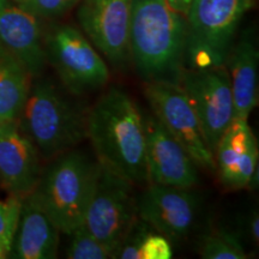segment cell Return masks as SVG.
I'll list each match as a JSON object with an SVG mask.
<instances>
[{"instance_id":"cell-1","label":"cell","mask_w":259,"mask_h":259,"mask_svg":"<svg viewBox=\"0 0 259 259\" xmlns=\"http://www.w3.org/2000/svg\"><path fill=\"white\" fill-rule=\"evenodd\" d=\"M87 138L97 162L134 185L148 183L143 113L135 100L112 87L88 111Z\"/></svg>"},{"instance_id":"cell-2","label":"cell","mask_w":259,"mask_h":259,"mask_svg":"<svg viewBox=\"0 0 259 259\" xmlns=\"http://www.w3.org/2000/svg\"><path fill=\"white\" fill-rule=\"evenodd\" d=\"M186 17L167 0H132L130 58L145 82H178L185 69Z\"/></svg>"},{"instance_id":"cell-3","label":"cell","mask_w":259,"mask_h":259,"mask_svg":"<svg viewBox=\"0 0 259 259\" xmlns=\"http://www.w3.org/2000/svg\"><path fill=\"white\" fill-rule=\"evenodd\" d=\"M87 111L47 79L30 87L17 119L18 127L47 160L87 139Z\"/></svg>"},{"instance_id":"cell-4","label":"cell","mask_w":259,"mask_h":259,"mask_svg":"<svg viewBox=\"0 0 259 259\" xmlns=\"http://www.w3.org/2000/svg\"><path fill=\"white\" fill-rule=\"evenodd\" d=\"M99 167V162L80 151H66L42 171L36 187L29 194L61 234L70 235L83 223Z\"/></svg>"},{"instance_id":"cell-5","label":"cell","mask_w":259,"mask_h":259,"mask_svg":"<svg viewBox=\"0 0 259 259\" xmlns=\"http://www.w3.org/2000/svg\"><path fill=\"white\" fill-rule=\"evenodd\" d=\"M252 5L251 0H192L185 16V69L226 65L236 29Z\"/></svg>"},{"instance_id":"cell-6","label":"cell","mask_w":259,"mask_h":259,"mask_svg":"<svg viewBox=\"0 0 259 259\" xmlns=\"http://www.w3.org/2000/svg\"><path fill=\"white\" fill-rule=\"evenodd\" d=\"M46 59L74 96L103 88L109 70L89 38L72 25H57L45 37Z\"/></svg>"},{"instance_id":"cell-7","label":"cell","mask_w":259,"mask_h":259,"mask_svg":"<svg viewBox=\"0 0 259 259\" xmlns=\"http://www.w3.org/2000/svg\"><path fill=\"white\" fill-rule=\"evenodd\" d=\"M83 225L114 253L137 219V198L134 184L115 171L101 166Z\"/></svg>"},{"instance_id":"cell-8","label":"cell","mask_w":259,"mask_h":259,"mask_svg":"<svg viewBox=\"0 0 259 259\" xmlns=\"http://www.w3.org/2000/svg\"><path fill=\"white\" fill-rule=\"evenodd\" d=\"M178 83L193 107L206 144L213 154L223 132L234 119L231 79L226 65L202 70L184 69Z\"/></svg>"},{"instance_id":"cell-9","label":"cell","mask_w":259,"mask_h":259,"mask_svg":"<svg viewBox=\"0 0 259 259\" xmlns=\"http://www.w3.org/2000/svg\"><path fill=\"white\" fill-rule=\"evenodd\" d=\"M144 94L153 114L185 148L197 166L215 171L213 154L206 144L196 112L179 83L173 80L145 82Z\"/></svg>"},{"instance_id":"cell-10","label":"cell","mask_w":259,"mask_h":259,"mask_svg":"<svg viewBox=\"0 0 259 259\" xmlns=\"http://www.w3.org/2000/svg\"><path fill=\"white\" fill-rule=\"evenodd\" d=\"M78 5L77 18L85 36L113 66H125L132 0H80Z\"/></svg>"},{"instance_id":"cell-11","label":"cell","mask_w":259,"mask_h":259,"mask_svg":"<svg viewBox=\"0 0 259 259\" xmlns=\"http://www.w3.org/2000/svg\"><path fill=\"white\" fill-rule=\"evenodd\" d=\"M136 203L138 218L170 242L186 239L198 219V198L190 189L149 184Z\"/></svg>"},{"instance_id":"cell-12","label":"cell","mask_w":259,"mask_h":259,"mask_svg":"<svg viewBox=\"0 0 259 259\" xmlns=\"http://www.w3.org/2000/svg\"><path fill=\"white\" fill-rule=\"evenodd\" d=\"M148 183L191 189L198 183L197 164L153 113L143 114Z\"/></svg>"},{"instance_id":"cell-13","label":"cell","mask_w":259,"mask_h":259,"mask_svg":"<svg viewBox=\"0 0 259 259\" xmlns=\"http://www.w3.org/2000/svg\"><path fill=\"white\" fill-rule=\"evenodd\" d=\"M42 173L40 154L17 121L0 122V184L10 194L25 198Z\"/></svg>"},{"instance_id":"cell-14","label":"cell","mask_w":259,"mask_h":259,"mask_svg":"<svg viewBox=\"0 0 259 259\" xmlns=\"http://www.w3.org/2000/svg\"><path fill=\"white\" fill-rule=\"evenodd\" d=\"M215 164L226 189L253 185L258 171V143L247 120L234 118L216 145Z\"/></svg>"},{"instance_id":"cell-15","label":"cell","mask_w":259,"mask_h":259,"mask_svg":"<svg viewBox=\"0 0 259 259\" xmlns=\"http://www.w3.org/2000/svg\"><path fill=\"white\" fill-rule=\"evenodd\" d=\"M0 44L27 67L31 77L47 63L38 18L14 0H0Z\"/></svg>"},{"instance_id":"cell-16","label":"cell","mask_w":259,"mask_h":259,"mask_svg":"<svg viewBox=\"0 0 259 259\" xmlns=\"http://www.w3.org/2000/svg\"><path fill=\"white\" fill-rule=\"evenodd\" d=\"M60 231L30 196L22 200L21 212L9 258H57Z\"/></svg>"},{"instance_id":"cell-17","label":"cell","mask_w":259,"mask_h":259,"mask_svg":"<svg viewBox=\"0 0 259 259\" xmlns=\"http://www.w3.org/2000/svg\"><path fill=\"white\" fill-rule=\"evenodd\" d=\"M258 63L255 44L248 34L233 45L226 60L231 79L234 118L248 120L258 102Z\"/></svg>"},{"instance_id":"cell-18","label":"cell","mask_w":259,"mask_h":259,"mask_svg":"<svg viewBox=\"0 0 259 259\" xmlns=\"http://www.w3.org/2000/svg\"><path fill=\"white\" fill-rule=\"evenodd\" d=\"M30 79L27 67L0 44V122L17 121L30 90Z\"/></svg>"},{"instance_id":"cell-19","label":"cell","mask_w":259,"mask_h":259,"mask_svg":"<svg viewBox=\"0 0 259 259\" xmlns=\"http://www.w3.org/2000/svg\"><path fill=\"white\" fill-rule=\"evenodd\" d=\"M199 253L204 259L247 258L239 236L226 229H220L204 236Z\"/></svg>"},{"instance_id":"cell-20","label":"cell","mask_w":259,"mask_h":259,"mask_svg":"<svg viewBox=\"0 0 259 259\" xmlns=\"http://www.w3.org/2000/svg\"><path fill=\"white\" fill-rule=\"evenodd\" d=\"M71 240L66 251L70 259H109L114 253L90 233L87 227L80 225L69 235Z\"/></svg>"},{"instance_id":"cell-21","label":"cell","mask_w":259,"mask_h":259,"mask_svg":"<svg viewBox=\"0 0 259 259\" xmlns=\"http://www.w3.org/2000/svg\"><path fill=\"white\" fill-rule=\"evenodd\" d=\"M22 200L14 194L0 200V259L9 258L21 212Z\"/></svg>"},{"instance_id":"cell-22","label":"cell","mask_w":259,"mask_h":259,"mask_svg":"<svg viewBox=\"0 0 259 259\" xmlns=\"http://www.w3.org/2000/svg\"><path fill=\"white\" fill-rule=\"evenodd\" d=\"M154 228L137 216L115 252V258L141 259L142 245Z\"/></svg>"},{"instance_id":"cell-23","label":"cell","mask_w":259,"mask_h":259,"mask_svg":"<svg viewBox=\"0 0 259 259\" xmlns=\"http://www.w3.org/2000/svg\"><path fill=\"white\" fill-rule=\"evenodd\" d=\"M80 0H21L17 4L37 18H58L79 4Z\"/></svg>"},{"instance_id":"cell-24","label":"cell","mask_w":259,"mask_h":259,"mask_svg":"<svg viewBox=\"0 0 259 259\" xmlns=\"http://www.w3.org/2000/svg\"><path fill=\"white\" fill-rule=\"evenodd\" d=\"M170 241L154 229L148 234L141 248V259H170Z\"/></svg>"},{"instance_id":"cell-25","label":"cell","mask_w":259,"mask_h":259,"mask_svg":"<svg viewBox=\"0 0 259 259\" xmlns=\"http://www.w3.org/2000/svg\"><path fill=\"white\" fill-rule=\"evenodd\" d=\"M248 229H250V235L252 240L255 245H258L259 242V216L258 212L255 211L251 215L250 222H248Z\"/></svg>"},{"instance_id":"cell-26","label":"cell","mask_w":259,"mask_h":259,"mask_svg":"<svg viewBox=\"0 0 259 259\" xmlns=\"http://www.w3.org/2000/svg\"><path fill=\"white\" fill-rule=\"evenodd\" d=\"M191 2H192V0H167L168 5H169L174 11H177L178 14L183 16H186L191 5Z\"/></svg>"},{"instance_id":"cell-27","label":"cell","mask_w":259,"mask_h":259,"mask_svg":"<svg viewBox=\"0 0 259 259\" xmlns=\"http://www.w3.org/2000/svg\"><path fill=\"white\" fill-rule=\"evenodd\" d=\"M14 2H16V3H18V2H21V0H14Z\"/></svg>"},{"instance_id":"cell-28","label":"cell","mask_w":259,"mask_h":259,"mask_svg":"<svg viewBox=\"0 0 259 259\" xmlns=\"http://www.w3.org/2000/svg\"><path fill=\"white\" fill-rule=\"evenodd\" d=\"M251 2H252V3H254V0H251Z\"/></svg>"}]
</instances>
